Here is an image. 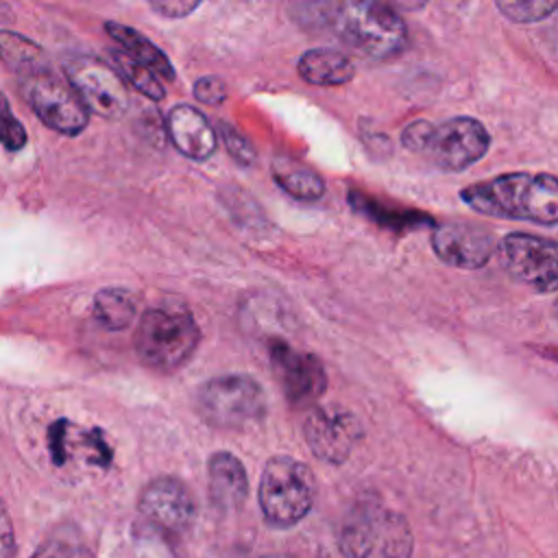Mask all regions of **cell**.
<instances>
[{
  "label": "cell",
  "mask_w": 558,
  "mask_h": 558,
  "mask_svg": "<svg viewBox=\"0 0 558 558\" xmlns=\"http://www.w3.org/2000/svg\"><path fill=\"white\" fill-rule=\"evenodd\" d=\"M462 201L486 216L558 225V179L551 174L512 172L469 185Z\"/></svg>",
  "instance_id": "cell-1"
},
{
  "label": "cell",
  "mask_w": 558,
  "mask_h": 558,
  "mask_svg": "<svg viewBox=\"0 0 558 558\" xmlns=\"http://www.w3.org/2000/svg\"><path fill=\"white\" fill-rule=\"evenodd\" d=\"M344 558H412L414 536L408 519L377 499H360L338 532Z\"/></svg>",
  "instance_id": "cell-2"
},
{
  "label": "cell",
  "mask_w": 558,
  "mask_h": 558,
  "mask_svg": "<svg viewBox=\"0 0 558 558\" xmlns=\"http://www.w3.org/2000/svg\"><path fill=\"white\" fill-rule=\"evenodd\" d=\"M338 37L368 59H390L403 52L408 28L384 0H338L333 11Z\"/></svg>",
  "instance_id": "cell-3"
},
{
  "label": "cell",
  "mask_w": 558,
  "mask_h": 558,
  "mask_svg": "<svg viewBox=\"0 0 558 558\" xmlns=\"http://www.w3.org/2000/svg\"><path fill=\"white\" fill-rule=\"evenodd\" d=\"M201 333L185 303H159L144 312L135 347L140 360L159 373H170L185 364L198 347Z\"/></svg>",
  "instance_id": "cell-4"
},
{
  "label": "cell",
  "mask_w": 558,
  "mask_h": 558,
  "mask_svg": "<svg viewBox=\"0 0 558 558\" xmlns=\"http://www.w3.org/2000/svg\"><path fill=\"white\" fill-rule=\"evenodd\" d=\"M316 482L307 464L292 456H275L259 480V508L272 527L296 525L314 506Z\"/></svg>",
  "instance_id": "cell-5"
},
{
  "label": "cell",
  "mask_w": 558,
  "mask_h": 558,
  "mask_svg": "<svg viewBox=\"0 0 558 558\" xmlns=\"http://www.w3.org/2000/svg\"><path fill=\"white\" fill-rule=\"evenodd\" d=\"M196 410L211 427L244 429L264 418L266 395L248 375H220L198 388Z\"/></svg>",
  "instance_id": "cell-6"
},
{
  "label": "cell",
  "mask_w": 558,
  "mask_h": 558,
  "mask_svg": "<svg viewBox=\"0 0 558 558\" xmlns=\"http://www.w3.org/2000/svg\"><path fill=\"white\" fill-rule=\"evenodd\" d=\"M20 85L33 113L48 129L63 135H78L87 126V105L83 102L70 78L57 74L50 63L20 76Z\"/></svg>",
  "instance_id": "cell-7"
},
{
  "label": "cell",
  "mask_w": 558,
  "mask_h": 558,
  "mask_svg": "<svg viewBox=\"0 0 558 558\" xmlns=\"http://www.w3.org/2000/svg\"><path fill=\"white\" fill-rule=\"evenodd\" d=\"M499 266L538 292H558V242L532 233H508L497 244Z\"/></svg>",
  "instance_id": "cell-8"
},
{
  "label": "cell",
  "mask_w": 558,
  "mask_h": 558,
  "mask_svg": "<svg viewBox=\"0 0 558 558\" xmlns=\"http://www.w3.org/2000/svg\"><path fill=\"white\" fill-rule=\"evenodd\" d=\"M303 436L310 451L327 462L342 464L362 438V425L357 416L340 405L314 408L303 425Z\"/></svg>",
  "instance_id": "cell-9"
},
{
  "label": "cell",
  "mask_w": 558,
  "mask_h": 558,
  "mask_svg": "<svg viewBox=\"0 0 558 558\" xmlns=\"http://www.w3.org/2000/svg\"><path fill=\"white\" fill-rule=\"evenodd\" d=\"M65 76L87 105L89 113L116 120L126 111V85L122 76L105 61L94 57H76L74 61H70Z\"/></svg>",
  "instance_id": "cell-10"
},
{
  "label": "cell",
  "mask_w": 558,
  "mask_h": 558,
  "mask_svg": "<svg viewBox=\"0 0 558 558\" xmlns=\"http://www.w3.org/2000/svg\"><path fill=\"white\" fill-rule=\"evenodd\" d=\"M490 135L475 118H453L432 129L425 155L442 170L458 172L480 161L488 150Z\"/></svg>",
  "instance_id": "cell-11"
},
{
  "label": "cell",
  "mask_w": 558,
  "mask_h": 558,
  "mask_svg": "<svg viewBox=\"0 0 558 558\" xmlns=\"http://www.w3.org/2000/svg\"><path fill=\"white\" fill-rule=\"evenodd\" d=\"M142 517L163 534H183L196 517V504L190 488L177 477L153 480L140 497Z\"/></svg>",
  "instance_id": "cell-12"
},
{
  "label": "cell",
  "mask_w": 558,
  "mask_h": 558,
  "mask_svg": "<svg viewBox=\"0 0 558 558\" xmlns=\"http://www.w3.org/2000/svg\"><path fill=\"white\" fill-rule=\"evenodd\" d=\"M268 351L277 379L292 405H310L325 392L327 375L316 355L296 351L281 340L270 342Z\"/></svg>",
  "instance_id": "cell-13"
},
{
  "label": "cell",
  "mask_w": 558,
  "mask_h": 558,
  "mask_svg": "<svg viewBox=\"0 0 558 558\" xmlns=\"http://www.w3.org/2000/svg\"><path fill=\"white\" fill-rule=\"evenodd\" d=\"M432 248L449 266L475 270L495 253L493 233L473 222H442L432 233Z\"/></svg>",
  "instance_id": "cell-14"
},
{
  "label": "cell",
  "mask_w": 558,
  "mask_h": 558,
  "mask_svg": "<svg viewBox=\"0 0 558 558\" xmlns=\"http://www.w3.org/2000/svg\"><path fill=\"white\" fill-rule=\"evenodd\" d=\"M166 126L170 142L190 159L203 161L216 150V129L190 105H177L168 113Z\"/></svg>",
  "instance_id": "cell-15"
},
{
  "label": "cell",
  "mask_w": 558,
  "mask_h": 558,
  "mask_svg": "<svg viewBox=\"0 0 558 558\" xmlns=\"http://www.w3.org/2000/svg\"><path fill=\"white\" fill-rule=\"evenodd\" d=\"M209 497L220 510H235L248 495V477L242 462L229 451H216L207 464Z\"/></svg>",
  "instance_id": "cell-16"
},
{
  "label": "cell",
  "mask_w": 558,
  "mask_h": 558,
  "mask_svg": "<svg viewBox=\"0 0 558 558\" xmlns=\"http://www.w3.org/2000/svg\"><path fill=\"white\" fill-rule=\"evenodd\" d=\"M299 74L312 85H342L355 74L353 61L331 48H314L299 59Z\"/></svg>",
  "instance_id": "cell-17"
},
{
  "label": "cell",
  "mask_w": 558,
  "mask_h": 558,
  "mask_svg": "<svg viewBox=\"0 0 558 558\" xmlns=\"http://www.w3.org/2000/svg\"><path fill=\"white\" fill-rule=\"evenodd\" d=\"M105 28H107L109 37L120 44L122 50H126L140 63L150 68L161 81H172L174 78V70H172V63L168 61V57L150 39H146L140 31H135L131 26H124V24H118V22H107Z\"/></svg>",
  "instance_id": "cell-18"
},
{
  "label": "cell",
  "mask_w": 558,
  "mask_h": 558,
  "mask_svg": "<svg viewBox=\"0 0 558 558\" xmlns=\"http://www.w3.org/2000/svg\"><path fill=\"white\" fill-rule=\"evenodd\" d=\"M272 177L290 196H294L299 201H318L325 194L323 179L312 168H307L290 157L275 159Z\"/></svg>",
  "instance_id": "cell-19"
},
{
  "label": "cell",
  "mask_w": 558,
  "mask_h": 558,
  "mask_svg": "<svg viewBox=\"0 0 558 558\" xmlns=\"http://www.w3.org/2000/svg\"><path fill=\"white\" fill-rule=\"evenodd\" d=\"M137 312L135 296L124 288H102L94 296V316L105 329H126Z\"/></svg>",
  "instance_id": "cell-20"
},
{
  "label": "cell",
  "mask_w": 558,
  "mask_h": 558,
  "mask_svg": "<svg viewBox=\"0 0 558 558\" xmlns=\"http://www.w3.org/2000/svg\"><path fill=\"white\" fill-rule=\"evenodd\" d=\"M0 59L17 74V78L48 63L39 46L9 31H0Z\"/></svg>",
  "instance_id": "cell-21"
},
{
  "label": "cell",
  "mask_w": 558,
  "mask_h": 558,
  "mask_svg": "<svg viewBox=\"0 0 558 558\" xmlns=\"http://www.w3.org/2000/svg\"><path fill=\"white\" fill-rule=\"evenodd\" d=\"M111 59L118 65L122 78L129 81L137 92H142L144 96H148L153 100H161L166 96L163 81L150 68H146L135 57H131L126 50H122V48L111 50Z\"/></svg>",
  "instance_id": "cell-22"
},
{
  "label": "cell",
  "mask_w": 558,
  "mask_h": 558,
  "mask_svg": "<svg viewBox=\"0 0 558 558\" xmlns=\"http://www.w3.org/2000/svg\"><path fill=\"white\" fill-rule=\"evenodd\" d=\"M33 558H94L78 532L59 530L50 534L33 554Z\"/></svg>",
  "instance_id": "cell-23"
},
{
  "label": "cell",
  "mask_w": 558,
  "mask_h": 558,
  "mask_svg": "<svg viewBox=\"0 0 558 558\" xmlns=\"http://www.w3.org/2000/svg\"><path fill=\"white\" fill-rule=\"evenodd\" d=\"M497 9L512 22H538L556 11L558 0H495Z\"/></svg>",
  "instance_id": "cell-24"
},
{
  "label": "cell",
  "mask_w": 558,
  "mask_h": 558,
  "mask_svg": "<svg viewBox=\"0 0 558 558\" xmlns=\"http://www.w3.org/2000/svg\"><path fill=\"white\" fill-rule=\"evenodd\" d=\"M216 135L222 140L225 148L229 150V155H231L238 163L251 166V163L255 161V148L251 146V142H248L238 129H233L231 124H227V122L220 120V122L216 124Z\"/></svg>",
  "instance_id": "cell-25"
},
{
  "label": "cell",
  "mask_w": 558,
  "mask_h": 558,
  "mask_svg": "<svg viewBox=\"0 0 558 558\" xmlns=\"http://www.w3.org/2000/svg\"><path fill=\"white\" fill-rule=\"evenodd\" d=\"M0 144L7 150H20L26 144V131L9 109V102L2 92H0Z\"/></svg>",
  "instance_id": "cell-26"
},
{
  "label": "cell",
  "mask_w": 558,
  "mask_h": 558,
  "mask_svg": "<svg viewBox=\"0 0 558 558\" xmlns=\"http://www.w3.org/2000/svg\"><path fill=\"white\" fill-rule=\"evenodd\" d=\"M194 98L205 105H220L227 98V85L218 76H203L194 83Z\"/></svg>",
  "instance_id": "cell-27"
},
{
  "label": "cell",
  "mask_w": 558,
  "mask_h": 558,
  "mask_svg": "<svg viewBox=\"0 0 558 558\" xmlns=\"http://www.w3.org/2000/svg\"><path fill=\"white\" fill-rule=\"evenodd\" d=\"M434 124H429L427 120H414L412 124H408L401 133V144L412 150V153H423L427 146V140L432 135Z\"/></svg>",
  "instance_id": "cell-28"
},
{
  "label": "cell",
  "mask_w": 558,
  "mask_h": 558,
  "mask_svg": "<svg viewBox=\"0 0 558 558\" xmlns=\"http://www.w3.org/2000/svg\"><path fill=\"white\" fill-rule=\"evenodd\" d=\"M148 4L155 13L170 20H179L190 15L201 4V0H148Z\"/></svg>",
  "instance_id": "cell-29"
},
{
  "label": "cell",
  "mask_w": 558,
  "mask_h": 558,
  "mask_svg": "<svg viewBox=\"0 0 558 558\" xmlns=\"http://www.w3.org/2000/svg\"><path fill=\"white\" fill-rule=\"evenodd\" d=\"M0 558H15L13 523L2 499H0Z\"/></svg>",
  "instance_id": "cell-30"
},
{
  "label": "cell",
  "mask_w": 558,
  "mask_h": 558,
  "mask_svg": "<svg viewBox=\"0 0 558 558\" xmlns=\"http://www.w3.org/2000/svg\"><path fill=\"white\" fill-rule=\"evenodd\" d=\"M65 421H57L50 432H48V442H50V451L54 458V464H63L65 460V442H63V434H65Z\"/></svg>",
  "instance_id": "cell-31"
},
{
  "label": "cell",
  "mask_w": 558,
  "mask_h": 558,
  "mask_svg": "<svg viewBox=\"0 0 558 558\" xmlns=\"http://www.w3.org/2000/svg\"><path fill=\"white\" fill-rule=\"evenodd\" d=\"M388 4L399 9V11L414 13V11H421L427 4V0H388Z\"/></svg>",
  "instance_id": "cell-32"
}]
</instances>
